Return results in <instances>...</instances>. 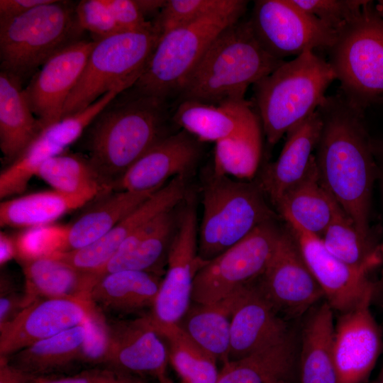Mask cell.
Returning <instances> with one entry per match:
<instances>
[{
  "instance_id": "6da1fadb",
  "label": "cell",
  "mask_w": 383,
  "mask_h": 383,
  "mask_svg": "<svg viewBox=\"0 0 383 383\" xmlns=\"http://www.w3.org/2000/svg\"><path fill=\"white\" fill-rule=\"evenodd\" d=\"M317 111L322 121L315 155L320 181L360 234L374 242L370 221L377 165L364 111L341 94L326 96Z\"/></svg>"
},
{
  "instance_id": "7a4b0ae2",
  "label": "cell",
  "mask_w": 383,
  "mask_h": 383,
  "mask_svg": "<svg viewBox=\"0 0 383 383\" xmlns=\"http://www.w3.org/2000/svg\"><path fill=\"white\" fill-rule=\"evenodd\" d=\"M167 100L133 87L121 92L84 132L86 159L100 184L113 191L126 172L166 133Z\"/></svg>"
},
{
  "instance_id": "3957f363",
  "label": "cell",
  "mask_w": 383,
  "mask_h": 383,
  "mask_svg": "<svg viewBox=\"0 0 383 383\" xmlns=\"http://www.w3.org/2000/svg\"><path fill=\"white\" fill-rule=\"evenodd\" d=\"M284 62L262 48L249 20H240L212 42L184 84L179 99L211 105L244 101L249 86Z\"/></svg>"
},
{
  "instance_id": "277c9868",
  "label": "cell",
  "mask_w": 383,
  "mask_h": 383,
  "mask_svg": "<svg viewBox=\"0 0 383 383\" xmlns=\"http://www.w3.org/2000/svg\"><path fill=\"white\" fill-rule=\"evenodd\" d=\"M334 79L328 62L309 51L285 61L253 84L255 105L267 143L274 145L315 113Z\"/></svg>"
},
{
  "instance_id": "5b68a950",
  "label": "cell",
  "mask_w": 383,
  "mask_h": 383,
  "mask_svg": "<svg viewBox=\"0 0 383 383\" xmlns=\"http://www.w3.org/2000/svg\"><path fill=\"white\" fill-rule=\"evenodd\" d=\"M328 51L340 94L350 104L363 111L383 104V18L372 1L335 32Z\"/></svg>"
},
{
  "instance_id": "8992f818",
  "label": "cell",
  "mask_w": 383,
  "mask_h": 383,
  "mask_svg": "<svg viewBox=\"0 0 383 383\" xmlns=\"http://www.w3.org/2000/svg\"><path fill=\"white\" fill-rule=\"evenodd\" d=\"M247 4V1L233 0L226 8L162 35L133 87L165 100L179 94L212 42L240 20Z\"/></svg>"
},
{
  "instance_id": "52a82bcc",
  "label": "cell",
  "mask_w": 383,
  "mask_h": 383,
  "mask_svg": "<svg viewBox=\"0 0 383 383\" xmlns=\"http://www.w3.org/2000/svg\"><path fill=\"white\" fill-rule=\"evenodd\" d=\"M76 6L50 0L21 15L0 18L1 71L21 82L58 50L79 40L82 29Z\"/></svg>"
},
{
  "instance_id": "ba28073f",
  "label": "cell",
  "mask_w": 383,
  "mask_h": 383,
  "mask_svg": "<svg viewBox=\"0 0 383 383\" xmlns=\"http://www.w3.org/2000/svg\"><path fill=\"white\" fill-rule=\"evenodd\" d=\"M257 183L232 179L212 172L202 188L203 216L198 252L209 261L235 245L257 227L274 220Z\"/></svg>"
},
{
  "instance_id": "9c48e42d",
  "label": "cell",
  "mask_w": 383,
  "mask_h": 383,
  "mask_svg": "<svg viewBox=\"0 0 383 383\" xmlns=\"http://www.w3.org/2000/svg\"><path fill=\"white\" fill-rule=\"evenodd\" d=\"M159 39L152 23L144 29L120 32L96 40L65 104L62 119L84 110L115 88L132 87Z\"/></svg>"
},
{
  "instance_id": "30bf717a",
  "label": "cell",
  "mask_w": 383,
  "mask_h": 383,
  "mask_svg": "<svg viewBox=\"0 0 383 383\" xmlns=\"http://www.w3.org/2000/svg\"><path fill=\"white\" fill-rule=\"evenodd\" d=\"M282 229L270 221L207 262L196 274L192 303L223 299L258 279L266 269Z\"/></svg>"
},
{
  "instance_id": "8fae6325",
  "label": "cell",
  "mask_w": 383,
  "mask_h": 383,
  "mask_svg": "<svg viewBox=\"0 0 383 383\" xmlns=\"http://www.w3.org/2000/svg\"><path fill=\"white\" fill-rule=\"evenodd\" d=\"M253 33L271 56L284 60L332 45L335 32L292 0H257L249 19Z\"/></svg>"
},
{
  "instance_id": "7c38bea8",
  "label": "cell",
  "mask_w": 383,
  "mask_h": 383,
  "mask_svg": "<svg viewBox=\"0 0 383 383\" xmlns=\"http://www.w3.org/2000/svg\"><path fill=\"white\" fill-rule=\"evenodd\" d=\"M198 234L195 203L189 197L179 213L167 255V268L148 313L153 323H178L192 304L196 274L207 262L199 255Z\"/></svg>"
},
{
  "instance_id": "4fadbf2b",
  "label": "cell",
  "mask_w": 383,
  "mask_h": 383,
  "mask_svg": "<svg viewBox=\"0 0 383 383\" xmlns=\"http://www.w3.org/2000/svg\"><path fill=\"white\" fill-rule=\"evenodd\" d=\"M257 283L285 319L302 316L324 298L287 228L282 230L272 256Z\"/></svg>"
},
{
  "instance_id": "5bb4252c",
  "label": "cell",
  "mask_w": 383,
  "mask_h": 383,
  "mask_svg": "<svg viewBox=\"0 0 383 383\" xmlns=\"http://www.w3.org/2000/svg\"><path fill=\"white\" fill-rule=\"evenodd\" d=\"M375 284L335 324L334 361L338 383H365L383 348L381 329L370 304Z\"/></svg>"
},
{
  "instance_id": "9a60e30c",
  "label": "cell",
  "mask_w": 383,
  "mask_h": 383,
  "mask_svg": "<svg viewBox=\"0 0 383 383\" xmlns=\"http://www.w3.org/2000/svg\"><path fill=\"white\" fill-rule=\"evenodd\" d=\"M186 193V174L178 175L155 192L96 242L55 256L81 272L100 277L109 261L128 237L162 213L177 206L184 200Z\"/></svg>"
},
{
  "instance_id": "2e32d148",
  "label": "cell",
  "mask_w": 383,
  "mask_h": 383,
  "mask_svg": "<svg viewBox=\"0 0 383 383\" xmlns=\"http://www.w3.org/2000/svg\"><path fill=\"white\" fill-rule=\"evenodd\" d=\"M96 41L78 40L53 54L23 89L43 130L62 119L65 104L78 82Z\"/></svg>"
},
{
  "instance_id": "e0dca14e",
  "label": "cell",
  "mask_w": 383,
  "mask_h": 383,
  "mask_svg": "<svg viewBox=\"0 0 383 383\" xmlns=\"http://www.w3.org/2000/svg\"><path fill=\"white\" fill-rule=\"evenodd\" d=\"M95 309L87 299H38L0 332V357H9L34 343L83 324Z\"/></svg>"
},
{
  "instance_id": "ac0fdd59",
  "label": "cell",
  "mask_w": 383,
  "mask_h": 383,
  "mask_svg": "<svg viewBox=\"0 0 383 383\" xmlns=\"http://www.w3.org/2000/svg\"><path fill=\"white\" fill-rule=\"evenodd\" d=\"M110 346L106 367L157 380L166 375L167 345L148 313L135 318H108Z\"/></svg>"
},
{
  "instance_id": "d6986e66",
  "label": "cell",
  "mask_w": 383,
  "mask_h": 383,
  "mask_svg": "<svg viewBox=\"0 0 383 383\" xmlns=\"http://www.w3.org/2000/svg\"><path fill=\"white\" fill-rule=\"evenodd\" d=\"M287 228L333 311L341 313L351 309L374 287L375 283L367 272L335 257L319 237L293 225L287 224Z\"/></svg>"
},
{
  "instance_id": "ffe728a7",
  "label": "cell",
  "mask_w": 383,
  "mask_h": 383,
  "mask_svg": "<svg viewBox=\"0 0 383 383\" xmlns=\"http://www.w3.org/2000/svg\"><path fill=\"white\" fill-rule=\"evenodd\" d=\"M256 280L243 287L234 308L228 360L244 357L292 333L286 319L265 296Z\"/></svg>"
},
{
  "instance_id": "44dd1931",
  "label": "cell",
  "mask_w": 383,
  "mask_h": 383,
  "mask_svg": "<svg viewBox=\"0 0 383 383\" xmlns=\"http://www.w3.org/2000/svg\"><path fill=\"white\" fill-rule=\"evenodd\" d=\"M200 143L184 130L168 135L131 165L113 190H155L165 184L170 178L186 174L200 157Z\"/></svg>"
},
{
  "instance_id": "7402d4cb",
  "label": "cell",
  "mask_w": 383,
  "mask_h": 383,
  "mask_svg": "<svg viewBox=\"0 0 383 383\" xmlns=\"http://www.w3.org/2000/svg\"><path fill=\"white\" fill-rule=\"evenodd\" d=\"M321 129V118L316 110L287 133L279 157L264 168L257 184L273 206L308 174L315 160L313 151Z\"/></svg>"
},
{
  "instance_id": "603a6c76",
  "label": "cell",
  "mask_w": 383,
  "mask_h": 383,
  "mask_svg": "<svg viewBox=\"0 0 383 383\" xmlns=\"http://www.w3.org/2000/svg\"><path fill=\"white\" fill-rule=\"evenodd\" d=\"M162 279L160 274L144 271L107 273L94 284L90 300L108 318L142 316L151 311Z\"/></svg>"
},
{
  "instance_id": "cb8c5ba5",
  "label": "cell",
  "mask_w": 383,
  "mask_h": 383,
  "mask_svg": "<svg viewBox=\"0 0 383 383\" xmlns=\"http://www.w3.org/2000/svg\"><path fill=\"white\" fill-rule=\"evenodd\" d=\"M175 207L162 213L128 237L103 270L100 277L119 270H137L160 274L167 263L179 213Z\"/></svg>"
},
{
  "instance_id": "d4e9b609",
  "label": "cell",
  "mask_w": 383,
  "mask_h": 383,
  "mask_svg": "<svg viewBox=\"0 0 383 383\" xmlns=\"http://www.w3.org/2000/svg\"><path fill=\"white\" fill-rule=\"evenodd\" d=\"M24 275L26 306L40 298H74L90 300L99 279L55 257L21 262Z\"/></svg>"
},
{
  "instance_id": "484cf974",
  "label": "cell",
  "mask_w": 383,
  "mask_h": 383,
  "mask_svg": "<svg viewBox=\"0 0 383 383\" xmlns=\"http://www.w3.org/2000/svg\"><path fill=\"white\" fill-rule=\"evenodd\" d=\"M301 331V383H338L334 361L333 310L324 301L309 311Z\"/></svg>"
},
{
  "instance_id": "4316f807",
  "label": "cell",
  "mask_w": 383,
  "mask_h": 383,
  "mask_svg": "<svg viewBox=\"0 0 383 383\" xmlns=\"http://www.w3.org/2000/svg\"><path fill=\"white\" fill-rule=\"evenodd\" d=\"M338 204L321 182L315 159L303 180L274 206L287 224L321 238Z\"/></svg>"
},
{
  "instance_id": "83f0119b",
  "label": "cell",
  "mask_w": 383,
  "mask_h": 383,
  "mask_svg": "<svg viewBox=\"0 0 383 383\" xmlns=\"http://www.w3.org/2000/svg\"><path fill=\"white\" fill-rule=\"evenodd\" d=\"M256 117L246 101L221 105L182 101L173 121L201 143H216L238 132Z\"/></svg>"
},
{
  "instance_id": "f1b7e54d",
  "label": "cell",
  "mask_w": 383,
  "mask_h": 383,
  "mask_svg": "<svg viewBox=\"0 0 383 383\" xmlns=\"http://www.w3.org/2000/svg\"><path fill=\"white\" fill-rule=\"evenodd\" d=\"M43 128L30 110L21 82L0 73V148L9 164L32 143Z\"/></svg>"
},
{
  "instance_id": "f546056e",
  "label": "cell",
  "mask_w": 383,
  "mask_h": 383,
  "mask_svg": "<svg viewBox=\"0 0 383 383\" xmlns=\"http://www.w3.org/2000/svg\"><path fill=\"white\" fill-rule=\"evenodd\" d=\"M291 333L283 340L235 360L223 363L216 383H277L288 381L296 362Z\"/></svg>"
},
{
  "instance_id": "4dcf8cb0",
  "label": "cell",
  "mask_w": 383,
  "mask_h": 383,
  "mask_svg": "<svg viewBox=\"0 0 383 383\" xmlns=\"http://www.w3.org/2000/svg\"><path fill=\"white\" fill-rule=\"evenodd\" d=\"M157 189L145 192L113 190L104 194L98 202L69 225L66 252L84 248L104 236Z\"/></svg>"
},
{
  "instance_id": "1f68e13d",
  "label": "cell",
  "mask_w": 383,
  "mask_h": 383,
  "mask_svg": "<svg viewBox=\"0 0 383 383\" xmlns=\"http://www.w3.org/2000/svg\"><path fill=\"white\" fill-rule=\"evenodd\" d=\"M77 140L61 121L45 128L0 174V198L23 192L39 167L46 160L64 151Z\"/></svg>"
},
{
  "instance_id": "d6a6232c",
  "label": "cell",
  "mask_w": 383,
  "mask_h": 383,
  "mask_svg": "<svg viewBox=\"0 0 383 383\" xmlns=\"http://www.w3.org/2000/svg\"><path fill=\"white\" fill-rule=\"evenodd\" d=\"M242 289L214 303H192L178 323L197 344L223 363L228 361L232 316Z\"/></svg>"
},
{
  "instance_id": "836d02e7",
  "label": "cell",
  "mask_w": 383,
  "mask_h": 383,
  "mask_svg": "<svg viewBox=\"0 0 383 383\" xmlns=\"http://www.w3.org/2000/svg\"><path fill=\"white\" fill-rule=\"evenodd\" d=\"M86 322L15 353L8 357L9 362L39 377L80 363Z\"/></svg>"
},
{
  "instance_id": "e575fe53",
  "label": "cell",
  "mask_w": 383,
  "mask_h": 383,
  "mask_svg": "<svg viewBox=\"0 0 383 383\" xmlns=\"http://www.w3.org/2000/svg\"><path fill=\"white\" fill-rule=\"evenodd\" d=\"M91 200L86 196L66 195L53 189L7 199L0 204V225L28 228L51 224Z\"/></svg>"
},
{
  "instance_id": "d590c367",
  "label": "cell",
  "mask_w": 383,
  "mask_h": 383,
  "mask_svg": "<svg viewBox=\"0 0 383 383\" xmlns=\"http://www.w3.org/2000/svg\"><path fill=\"white\" fill-rule=\"evenodd\" d=\"M152 324L167 345L169 362L180 377L182 383H216L219 371L213 356L197 344L178 323Z\"/></svg>"
},
{
  "instance_id": "8d00e7d4",
  "label": "cell",
  "mask_w": 383,
  "mask_h": 383,
  "mask_svg": "<svg viewBox=\"0 0 383 383\" xmlns=\"http://www.w3.org/2000/svg\"><path fill=\"white\" fill-rule=\"evenodd\" d=\"M213 172L239 179L255 174L261 155V133L256 117L235 134L217 141Z\"/></svg>"
},
{
  "instance_id": "74e56055",
  "label": "cell",
  "mask_w": 383,
  "mask_h": 383,
  "mask_svg": "<svg viewBox=\"0 0 383 383\" xmlns=\"http://www.w3.org/2000/svg\"><path fill=\"white\" fill-rule=\"evenodd\" d=\"M36 176L53 190L73 196L94 199L107 192L100 184L86 157L61 153L50 157L39 167Z\"/></svg>"
},
{
  "instance_id": "f35d334b",
  "label": "cell",
  "mask_w": 383,
  "mask_h": 383,
  "mask_svg": "<svg viewBox=\"0 0 383 383\" xmlns=\"http://www.w3.org/2000/svg\"><path fill=\"white\" fill-rule=\"evenodd\" d=\"M321 239L328 251L335 257L368 273L366 262L378 244L360 234L353 220L339 204Z\"/></svg>"
},
{
  "instance_id": "ab89813d",
  "label": "cell",
  "mask_w": 383,
  "mask_h": 383,
  "mask_svg": "<svg viewBox=\"0 0 383 383\" xmlns=\"http://www.w3.org/2000/svg\"><path fill=\"white\" fill-rule=\"evenodd\" d=\"M69 228L51 223L25 228L15 239L17 258L21 262L66 252Z\"/></svg>"
},
{
  "instance_id": "60d3db41",
  "label": "cell",
  "mask_w": 383,
  "mask_h": 383,
  "mask_svg": "<svg viewBox=\"0 0 383 383\" xmlns=\"http://www.w3.org/2000/svg\"><path fill=\"white\" fill-rule=\"evenodd\" d=\"M233 0H169L152 25L160 35L228 7Z\"/></svg>"
},
{
  "instance_id": "b9f144b4",
  "label": "cell",
  "mask_w": 383,
  "mask_h": 383,
  "mask_svg": "<svg viewBox=\"0 0 383 383\" xmlns=\"http://www.w3.org/2000/svg\"><path fill=\"white\" fill-rule=\"evenodd\" d=\"M367 0H292L335 32L355 17Z\"/></svg>"
},
{
  "instance_id": "7bdbcfd3",
  "label": "cell",
  "mask_w": 383,
  "mask_h": 383,
  "mask_svg": "<svg viewBox=\"0 0 383 383\" xmlns=\"http://www.w3.org/2000/svg\"><path fill=\"white\" fill-rule=\"evenodd\" d=\"M86 323L87 332L82 348L80 363L106 367L110 346L107 317L96 307Z\"/></svg>"
},
{
  "instance_id": "ee69618b",
  "label": "cell",
  "mask_w": 383,
  "mask_h": 383,
  "mask_svg": "<svg viewBox=\"0 0 383 383\" xmlns=\"http://www.w3.org/2000/svg\"><path fill=\"white\" fill-rule=\"evenodd\" d=\"M78 23L99 37L98 40L121 32L104 0H83L76 6Z\"/></svg>"
},
{
  "instance_id": "f6af8a7d",
  "label": "cell",
  "mask_w": 383,
  "mask_h": 383,
  "mask_svg": "<svg viewBox=\"0 0 383 383\" xmlns=\"http://www.w3.org/2000/svg\"><path fill=\"white\" fill-rule=\"evenodd\" d=\"M35 383H148L143 377L128 374L112 368L94 367L64 377H42Z\"/></svg>"
},
{
  "instance_id": "bcb514c9",
  "label": "cell",
  "mask_w": 383,
  "mask_h": 383,
  "mask_svg": "<svg viewBox=\"0 0 383 383\" xmlns=\"http://www.w3.org/2000/svg\"><path fill=\"white\" fill-rule=\"evenodd\" d=\"M26 307L24 292H18L5 273L0 281V332L6 328Z\"/></svg>"
},
{
  "instance_id": "7dc6e473",
  "label": "cell",
  "mask_w": 383,
  "mask_h": 383,
  "mask_svg": "<svg viewBox=\"0 0 383 383\" xmlns=\"http://www.w3.org/2000/svg\"><path fill=\"white\" fill-rule=\"evenodd\" d=\"M121 32L144 29L152 23L146 21L135 0H104Z\"/></svg>"
},
{
  "instance_id": "c3c4849f",
  "label": "cell",
  "mask_w": 383,
  "mask_h": 383,
  "mask_svg": "<svg viewBox=\"0 0 383 383\" xmlns=\"http://www.w3.org/2000/svg\"><path fill=\"white\" fill-rule=\"evenodd\" d=\"M40 378L11 364L8 357H0V383H35Z\"/></svg>"
},
{
  "instance_id": "681fc988",
  "label": "cell",
  "mask_w": 383,
  "mask_h": 383,
  "mask_svg": "<svg viewBox=\"0 0 383 383\" xmlns=\"http://www.w3.org/2000/svg\"><path fill=\"white\" fill-rule=\"evenodd\" d=\"M50 0H1L0 18H9L24 13Z\"/></svg>"
},
{
  "instance_id": "f907efd6",
  "label": "cell",
  "mask_w": 383,
  "mask_h": 383,
  "mask_svg": "<svg viewBox=\"0 0 383 383\" xmlns=\"http://www.w3.org/2000/svg\"><path fill=\"white\" fill-rule=\"evenodd\" d=\"M17 257V248L15 239L9 234L0 233V265L4 264Z\"/></svg>"
},
{
  "instance_id": "816d5d0a",
  "label": "cell",
  "mask_w": 383,
  "mask_h": 383,
  "mask_svg": "<svg viewBox=\"0 0 383 383\" xmlns=\"http://www.w3.org/2000/svg\"><path fill=\"white\" fill-rule=\"evenodd\" d=\"M372 150L377 165V179L379 180L383 204V138H372Z\"/></svg>"
},
{
  "instance_id": "f5cc1de1",
  "label": "cell",
  "mask_w": 383,
  "mask_h": 383,
  "mask_svg": "<svg viewBox=\"0 0 383 383\" xmlns=\"http://www.w3.org/2000/svg\"><path fill=\"white\" fill-rule=\"evenodd\" d=\"M136 4L143 15L145 16L154 13H158L165 6L167 1L164 0H135Z\"/></svg>"
},
{
  "instance_id": "db71d44e",
  "label": "cell",
  "mask_w": 383,
  "mask_h": 383,
  "mask_svg": "<svg viewBox=\"0 0 383 383\" xmlns=\"http://www.w3.org/2000/svg\"><path fill=\"white\" fill-rule=\"evenodd\" d=\"M383 263V243L378 244L365 265L367 272Z\"/></svg>"
},
{
  "instance_id": "11a10c76",
  "label": "cell",
  "mask_w": 383,
  "mask_h": 383,
  "mask_svg": "<svg viewBox=\"0 0 383 383\" xmlns=\"http://www.w3.org/2000/svg\"><path fill=\"white\" fill-rule=\"evenodd\" d=\"M374 294L378 293L380 296L381 305L383 307V279L379 283H375Z\"/></svg>"
},
{
  "instance_id": "9f6ffc18",
  "label": "cell",
  "mask_w": 383,
  "mask_h": 383,
  "mask_svg": "<svg viewBox=\"0 0 383 383\" xmlns=\"http://www.w3.org/2000/svg\"><path fill=\"white\" fill-rule=\"evenodd\" d=\"M374 8L377 13L383 18V0H379L374 4Z\"/></svg>"
},
{
  "instance_id": "6f0895ef",
  "label": "cell",
  "mask_w": 383,
  "mask_h": 383,
  "mask_svg": "<svg viewBox=\"0 0 383 383\" xmlns=\"http://www.w3.org/2000/svg\"><path fill=\"white\" fill-rule=\"evenodd\" d=\"M371 383H383V366L377 378Z\"/></svg>"
},
{
  "instance_id": "680465c9",
  "label": "cell",
  "mask_w": 383,
  "mask_h": 383,
  "mask_svg": "<svg viewBox=\"0 0 383 383\" xmlns=\"http://www.w3.org/2000/svg\"><path fill=\"white\" fill-rule=\"evenodd\" d=\"M159 383H175L172 382L170 379H169L167 375L160 378L158 379Z\"/></svg>"
},
{
  "instance_id": "91938a15",
  "label": "cell",
  "mask_w": 383,
  "mask_h": 383,
  "mask_svg": "<svg viewBox=\"0 0 383 383\" xmlns=\"http://www.w3.org/2000/svg\"><path fill=\"white\" fill-rule=\"evenodd\" d=\"M277 383H290L289 381H280Z\"/></svg>"
}]
</instances>
